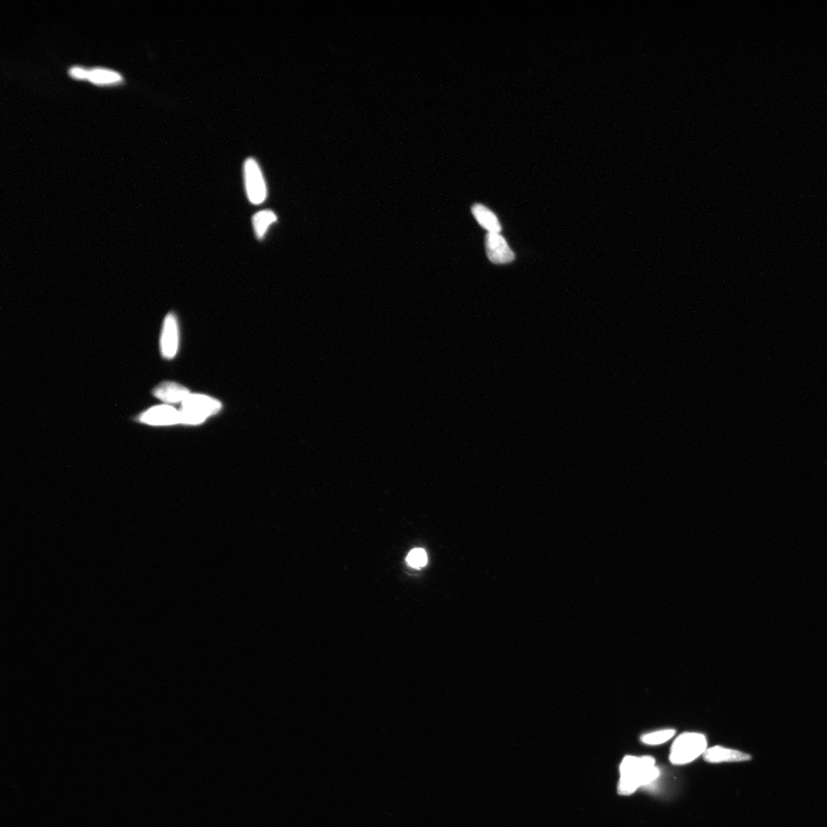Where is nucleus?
<instances>
[{"label": "nucleus", "instance_id": "nucleus-11", "mask_svg": "<svg viewBox=\"0 0 827 827\" xmlns=\"http://www.w3.org/2000/svg\"><path fill=\"white\" fill-rule=\"evenodd\" d=\"M277 220V216L273 211L266 209L257 213L253 218L256 236L261 240L266 235L271 224L276 222Z\"/></svg>", "mask_w": 827, "mask_h": 827}, {"label": "nucleus", "instance_id": "nucleus-1", "mask_svg": "<svg viewBox=\"0 0 827 827\" xmlns=\"http://www.w3.org/2000/svg\"><path fill=\"white\" fill-rule=\"evenodd\" d=\"M660 776V770L654 758L627 756L620 765L618 795L629 796L640 787L650 785Z\"/></svg>", "mask_w": 827, "mask_h": 827}, {"label": "nucleus", "instance_id": "nucleus-9", "mask_svg": "<svg viewBox=\"0 0 827 827\" xmlns=\"http://www.w3.org/2000/svg\"><path fill=\"white\" fill-rule=\"evenodd\" d=\"M153 395L165 403L174 404L183 402L190 395V392L180 384L164 382L154 388Z\"/></svg>", "mask_w": 827, "mask_h": 827}, {"label": "nucleus", "instance_id": "nucleus-5", "mask_svg": "<svg viewBox=\"0 0 827 827\" xmlns=\"http://www.w3.org/2000/svg\"><path fill=\"white\" fill-rule=\"evenodd\" d=\"M143 424L152 426H170L180 424V413L170 406L152 407L138 417Z\"/></svg>", "mask_w": 827, "mask_h": 827}, {"label": "nucleus", "instance_id": "nucleus-4", "mask_svg": "<svg viewBox=\"0 0 827 827\" xmlns=\"http://www.w3.org/2000/svg\"><path fill=\"white\" fill-rule=\"evenodd\" d=\"M244 184L250 202L260 205L266 200L268 189L259 163L248 158L244 165Z\"/></svg>", "mask_w": 827, "mask_h": 827}, {"label": "nucleus", "instance_id": "nucleus-7", "mask_svg": "<svg viewBox=\"0 0 827 827\" xmlns=\"http://www.w3.org/2000/svg\"><path fill=\"white\" fill-rule=\"evenodd\" d=\"M178 349V325L176 316L170 313L163 322L161 338V350L165 359L172 360Z\"/></svg>", "mask_w": 827, "mask_h": 827}, {"label": "nucleus", "instance_id": "nucleus-15", "mask_svg": "<svg viewBox=\"0 0 827 827\" xmlns=\"http://www.w3.org/2000/svg\"><path fill=\"white\" fill-rule=\"evenodd\" d=\"M89 71L84 69L82 68L72 67L69 69V74L72 77H75L77 78H88Z\"/></svg>", "mask_w": 827, "mask_h": 827}, {"label": "nucleus", "instance_id": "nucleus-8", "mask_svg": "<svg viewBox=\"0 0 827 827\" xmlns=\"http://www.w3.org/2000/svg\"><path fill=\"white\" fill-rule=\"evenodd\" d=\"M703 758L709 763L741 762L752 759L749 754L737 750L726 749L722 746H714L707 749Z\"/></svg>", "mask_w": 827, "mask_h": 827}, {"label": "nucleus", "instance_id": "nucleus-13", "mask_svg": "<svg viewBox=\"0 0 827 827\" xmlns=\"http://www.w3.org/2000/svg\"><path fill=\"white\" fill-rule=\"evenodd\" d=\"M676 734V730H664L643 734L641 742L648 745H659L666 743Z\"/></svg>", "mask_w": 827, "mask_h": 827}, {"label": "nucleus", "instance_id": "nucleus-2", "mask_svg": "<svg viewBox=\"0 0 827 827\" xmlns=\"http://www.w3.org/2000/svg\"><path fill=\"white\" fill-rule=\"evenodd\" d=\"M707 739L703 734L684 732L675 739L671 749L670 760L674 765L689 764L707 749Z\"/></svg>", "mask_w": 827, "mask_h": 827}, {"label": "nucleus", "instance_id": "nucleus-14", "mask_svg": "<svg viewBox=\"0 0 827 827\" xmlns=\"http://www.w3.org/2000/svg\"><path fill=\"white\" fill-rule=\"evenodd\" d=\"M406 560L408 565L413 568L424 567L428 561L427 554L424 549L415 548L408 554Z\"/></svg>", "mask_w": 827, "mask_h": 827}, {"label": "nucleus", "instance_id": "nucleus-3", "mask_svg": "<svg viewBox=\"0 0 827 827\" xmlns=\"http://www.w3.org/2000/svg\"><path fill=\"white\" fill-rule=\"evenodd\" d=\"M182 403L180 421L185 425L201 424L222 408L220 401L203 395L190 394Z\"/></svg>", "mask_w": 827, "mask_h": 827}, {"label": "nucleus", "instance_id": "nucleus-12", "mask_svg": "<svg viewBox=\"0 0 827 827\" xmlns=\"http://www.w3.org/2000/svg\"><path fill=\"white\" fill-rule=\"evenodd\" d=\"M91 82L97 84H108L121 81L122 77L119 73L106 69H94L89 71V77Z\"/></svg>", "mask_w": 827, "mask_h": 827}, {"label": "nucleus", "instance_id": "nucleus-6", "mask_svg": "<svg viewBox=\"0 0 827 827\" xmlns=\"http://www.w3.org/2000/svg\"><path fill=\"white\" fill-rule=\"evenodd\" d=\"M485 244L488 259L492 263L508 264L515 259L513 251L500 233H488Z\"/></svg>", "mask_w": 827, "mask_h": 827}, {"label": "nucleus", "instance_id": "nucleus-10", "mask_svg": "<svg viewBox=\"0 0 827 827\" xmlns=\"http://www.w3.org/2000/svg\"><path fill=\"white\" fill-rule=\"evenodd\" d=\"M472 213L480 226L487 229L488 233H500L501 226L498 217L481 204H475L472 207Z\"/></svg>", "mask_w": 827, "mask_h": 827}]
</instances>
